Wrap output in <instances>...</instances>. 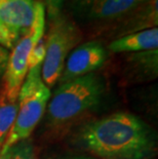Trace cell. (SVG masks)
Wrapping results in <instances>:
<instances>
[{
  "instance_id": "9a60e30c",
  "label": "cell",
  "mask_w": 158,
  "mask_h": 159,
  "mask_svg": "<svg viewBox=\"0 0 158 159\" xmlns=\"http://www.w3.org/2000/svg\"><path fill=\"white\" fill-rule=\"evenodd\" d=\"M16 40L9 34L8 31L0 24V45L7 49H12L16 44Z\"/></svg>"
},
{
  "instance_id": "8992f818",
  "label": "cell",
  "mask_w": 158,
  "mask_h": 159,
  "mask_svg": "<svg viewBox=\"0 0 158 159\" xmlns=\"http://www.w3.org/2000/svg\"><path fill=\"white\" fill-rule=\"evenodd\" d=\"M144 0H69L74 16L97 26L112 23Z\"/></svg>"
},
{
  "instance_id": "e0dca14e",
  "label": "cell",
  "mask_w": 158,
  "mask_h": 159,
  "mask_svg": "<svg viewBox=\"0 0 158 159\" xmlns=\"http://www.w3.org/2000/svg\"><path fill=\"white\" fill-rule=\"evenodd\" d=\"M0 159H12V147L5 150L0 149Z\"/></svg>"
},
{
  "instance_id": "7a4b0ae2",
  "label": "cell",
  "mask_w": 158,
  "mask_h": 159,
  "mask_svg": "<svg viewBox=\"0 0 158 159\" xmlns=\"http://www.w3.org/2000/svg\"><path fill=\"white\" fill-rule=\"evenodd\" d=\"M104 90L103 79L96 73L60 84L49 101L47 124L52 128L72 124L100 104Z\"/></svg>"
},
{
  "instance_id": "6da1fadb",
  "label": "cell",
  "mask_w": 158,
  "mask_h": 159,
  "mask_svg": "<svg viewBox=\"0 0 158 159\" xmlns=\"http://www.w3.org/2000/svg\"><path fill=\"white\" fill-rule=\"evenodd\" d=\"M77 142L90 154L103 159H148L156 147L149 126L126 112L86 123L77 134Z\"/></svg>"
},
{
  "instance_id": "277c9868",
  "label": "cell",
  "mask_w": 158,
  "mask_h": 159,
  "mask_svg": "<svg viewBox=\"0 0 158 159\" xmlns=\"http://www.w3.org/2000/svg\"><path fill=\"white\" fill-rule=\"evenodd\" d=\"M81 39V30L68 15L60 12L49 20L45 36L46 53L41 66V78L48 89L58 82L67 57Z\"/></svg>"
},
{
  "instance_id": "4fadbf2b",
  "label": "cell",
  "mask_w": 158,
  "mask_h": 159,
  "mask_svg": "<svg viewBox=\"0 0 158 159\" xmlns=\"http://www.w3.org/2000/svg\"><path fill=\"white\" fill-rule=\"evenodd\" d=\"M45 53H46V42H45V35H43L31 50V53H30L29 61H28V70L34 68L36 66L42 65L45 57Z\"/></svg>"
},
{
  "instance_id": "9c48e42d",
  "label": "cell",
  "mask_w": 158,
  "mask_h": 159,
  "mask_svg": "<svg viewBox=\"0 0 158 159\" xmlns=\"http://www.w3.org/2000/svg\"><path fill=\"white\" fill-rule=\"evenodd\" d=\"M35 2L36 0H0V24L16 42L31 28Z\"/></svg>"
},
{
  "instance_id": "52a82bcc",
  "label": "cell",
  "mask_w": 158,
  "mask_h": 159,
  "mask_svg": "<svg viewBox=\"0 0 158 159\" xmlns=\"http://www.w3.org/2000/svg\"><path fill=\"white\" fill-rule=\"evenodd\" d=\"M108 57V50L101 41L90 40L78 45L67 57L59 83L63 84L81 76L95 73Z\"/></svg>"
},
{
  "instance_id": "5bb4252c",
  "label": "cell",
  "mask_w": 158,
  "mask_h": 159,
  "mask_svg": "<svg viewBox=\"0 0 158 159\" xmlns=\"http://www.w3.org/2000/svg\"><path fill=\"white\" fill-rule=\"evenodd\" d=\"M65 0H44V6L47 9L48 19L52 20L60 12H62L63 4Z\"/></svg>"
},
{
  "instance_id": "ba28073f",
  "label": "cell",
  "mask_w": 158,
  "mask_h": 159,
  "mask_svg": "<svg viewBox=\"0 0 158 159\" xmlns=\"http://www.w3.org/2000/svg\"><path fill=\"white\" fill-rule=\"evenodd\" d=\"M157 24L158 0H144L116 21L97 27L100 28V34H106L117 39L134 32L154 28L157 27Z\"/></svg>"
},
{
  "instance_id": "2e32d148",
  "label": "cell",
  "mask_w": 158,
  "mask_h": 159,
  "mask_svg": "<svg viewBox=\"0 0 158 159\" xmlns=\"http://www.w3.org/2000/svg\"><path fill=\"white\" fill-rule=\"evenodd\" d=\"M8 57H9L8 49L0 45V77H3V75H4Z\"/></svg>"
},
{
  "instance_id": "7c38bea8",
  "label": "cell",
  "mask_w": 158,
  "mask_h": 159,
  "mask_svg": "<svg viewBox=\"0 0 158 159\" xmlns=\"http://www.w3.org/2000/svg\"><path fill=\"white\" fill-rule=\"evenodd\" d=\"M12 159H37L33 144L28 140L16 143L12 146Z\"/></svg>"
},
{
  "instance_id": "3957f363",
  "label": "cell",
  "mask_w": 158,
  "mask_h": 159,
  "mask_svg": "<svg viewBox=\"0 0 158 159\" xmlns=\"http://www.w3.org/2000/svg\"><path fill=\"white\" fill-rule=\"evenodd\" d=\"M41 66L29 69L18 96V112L2 150L28 140L44 115L50 99V90L41 78Z\"/></svg>"
},
{
  "instance_id": "30bf717a",
  "label": "cell",
  "mask_w": 158,
  "mask_h": 159,
  "mask_svg": "<svg viewBox=\"0 0 158 159\" xmlns=\"http://www.w3.org/2000/svg\"><path fill=\"white\" fill-rule=\"evenodd\" d=\"M157 47L158 28L154 27L114 39L110 42L107 50L113 53L140 52L157 49Z\"/></svg>"
},
{
  "instance_id": "5b68a950",
  "label": "cell",
  "mask_w": 158,
  "mask_h": 159,
  "mask_svg": "<svg viewBox=\"0 0 158 159\" xmlns=\"http://www.w3.org/2000/svg\"><path fill=\"white\" fill-rule=\"evenodd\" d=\"M45 6L42 1L36 0L34 20L31 28L19 39L9 52L7 65L3 75L4 86L2 93L11 101H18L19 91L28 73V61L31 50L39 39L44 35Z\"/></svg>"
},
{
  "instance_id": "8fae6325",
  "label": "cell",
  "mask_w": 158,
  "mask_h": 159,
  "mask_svg": "<svg viewBox=\"0 0 158 159\" xmlns=\"http://www.w3.org/2000/svg\"><path fill=\"white\" fill-rule=\"evenodd\" d=\"M18 112V101H11L1 91L0 94V149L11 131Z\"/></svg>"
},
{
  "instance_id": "ac0fdd59",
  "label": "cell",
  "mask_w": 158,
  "mask_h": 159,
  "mask_svg": "<svg viewBox=\"0 0 158 159\" xmlns=\"http://www.w3.org/2000/svg\"><path fill=\"white\" fill-rule=\"evenodd\" d=\"M64 159H95V158H90V157H70V158H64Z\"/></svg>"
}]
</instances>
